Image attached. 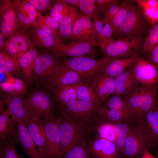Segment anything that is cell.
Segmentation results:
<instances>
[{
  "instance_id": "816d5d0a",
  "label": "cell",
  "mask_w": 158,
  "mask_h": 158,
  "mask_svg": "<svg viewBox=\"0 0 158 158\" xmlns=\"http://www.w3.org/2000/svg\"><path fill=\"white\" fill-rule=\"evenodd\" d=\"M148 54L149 56L148 60L158 70V45Z\"/></svg>"
},
{
  "instance_id": "7a4b0ae2",
  "label": "cell",
  "mask_w": 158,
  "mask_h": 158,
  "mask_svg": "<svg viewBox=\"0 0 158 158\" xmlns=\"http://www.w3.org/2000/svg\"><path fill=\"white\" fill-rule=\"evenodd\" d=\"M158 95V85L140 86L123 97L138 119L156 105Z\"/></svg>"
},
{
  "instance_id": "11a10c76",
  "label": "cell",
  "mask_w": 158,
  "mask_h": 158,
  "mask_svg": "<svg viewBox=\"0 0 158 158\" xmlns=\"http://www.w3.org/2000/svg\"><path fill=\"white\" fill-rule=\"evenodd\" d=\"M69 6L75 8L79 7L80 0H63Z\"/></svg>"
},
{
  "instance_id": "e0dca14e",
  "label": "cell",
  "mask_w": 158,
  "mask_h": 158,
  "mask_svg": "<svg viewBox=\"0 0 158 158\" xmlns=\"http://www.w3.org/2000/svg\"><path fill=\"white\" fill-rule=\"evenodd\" d=\"M20 28L27 30L33 26L38 12L27 0L12 1Z\"/></svg>"
},
{
  "instance_id": "f6af8a7d",
  "label": "cell",
  "mask_w": 158,
  "mask_h": 158,
  "mask_svg": "<svg viewBox=\"0 0 158 158\" xmlns=\"http://www.w3.org/2000/svg\"><path fill=\"white\" fill-rule=\"evenodd\" d=\"M1 141L0 158H22L15 149L13 140Z\"/></svg>"
},
{
  "instance_id": "f1b7e54d",
  "label": "cell",
  "mask_w": 158,
  "mask_h": 158,
  "mask_svg": "<svg viewBox=\"0 0 158 158\" xmlns=\"http://www.w3.org/2000/svg\"><path fill=\"white\" fill-rule=\"evenodd\" d=\"M93 22L97 33V39L99 46L102 49L113 39V29L107 22L96 16Z\"/></svg>"
},
{
  "instance_id": "e575fe53",
  "label": "cell",
  "mask_w": 158,
  "mask_h": 158,
  "mask_svg": "<svg viewBox=\"0 0 158 158\" xmlns=\"http://www.w3.org/2000/svg\"><path fill=\"white\" fill-rule=\"evenodd\" d=\"M136 1L152 26L158 23V0H138Z\"/></svg>"
},
{
  "instance_id": "484cf974",
  "label": "cell",
  "mask_w": 158,
  "mask_h": 158,
  "mask_svg": "<svg viewBox=\"0 0 158 158\" xmlns=\"http://www.w3.org/2000/svg\"><path fill=\"white\" fill-rule=\"evenodd\" d=\"M27 31L35 47H41L49 49L57 43L62 41L60 38L48 33L34 26Z\"/></svg>"
},
{
  "instance_id": "d6a6232c",
  "label": "cell",
  "mask_w": 158,
  "mask_h": 158,
  "mask_svg": "<svg viewBox=\"0 0 158 158\" xmlns=\"http://www.w3.org/2000/svg\"><path fill=\"white\" fill-rule=\"evenodd\" d=\"M50 90L53 94L55 100L60 104L78 99L74 85L56 87Z\"/></svg>"
},
{
  "instance_id": "c3c4849f",
  "label": "cell",
  "mask_w": 158,
  "mask_h": 158,
  "mask_svg": "<svg viewBox=\"0 0 158 158\" xmlns=\"http://www.w3.org/2000/svg\"><path fill=\"white\" fill-rule=\"evenodd\" d=\"M52 1L51 0H27V1L33 6L39 12L42 14L43 13L50 10Z\"/></svg>"
},
{
  "instance_id": "83f0119b",
  "label": "cell",
  "mask_w": 158,
  "mask_h": 158,
  "mask_svg": "<svg viewBox=\"0 0 158 158\" xmlns=\"http://www.w3.org/2000/svg\"><path fill=\"white\" fill-rule=\"evenodd\" d=\"M136 57L115 58L107 64L103 72L115 78L129 69L135 61Z\"/></svg>"
},
{
  "instance_id": "cb8c5ba5",
  "label": "cell",
  "mask_w": 158,
  "mask_h": 158,
  "mask_svg": "<svg viewBox=\"0 0 158 158\" xmlns=\"http://www.w3.org/2000/svg\"><path fill=\"white\" fill-rule=\"evenodd\" d=\"M115 93L123 96L140 86L130 69L114 78Z\"/></svg>"
},
{
  "instance_id": "60d3db41",
  "label": "cell",
  "mask_w": 158,
  "mask_h": 158,
  "mask_svg": "<svg viewBox=\"0 0 158 158\" xmlns=\"http://www.w3.org/2000/svg\"><path fill=\"white\" fill-rule=\"evenodd\" d=\"M121 6V3L116 0L99 8L97 16L108 23L116 14Z\"/></svg>"
},
{
  "instance_id": "9a60e30c",
  "label": "cell",
  "mask_w": 158,
  "mask_h": 158,
  "mask_svg": "<svg viewBox=\"0 0 158 158\" xmlns=\"http://www.w3.org/2000/svg\"><path fill=\"white\" fill-rule=\"evenodd\" d=\"M0 97L4 101L6 109L15 125L18 122L25 121L28 118V101L23 96L10 94L1 90Z\"/></svg>"
},
{
  "instance_id": "7c38bea8",
  "label": "cell",
  "mask_w": 158,
  "mask_h": 158,
  "mask_svg": "<svg viewBox=\"0 0 158 158\" xmlns=\"http://www.w3.org/2000/svg\"><path fill=\"white\" fill-rule=\"evenodd\" d=\"M59 120V117H55L54 116L43 120L49 158H60L61 157Z\"/></svg>"
},
{
  "instance_id": "d590c367",
  "label": "cell",
  "mask_w": 158,
  "mask_h": 158,
  "mask_svg": "<svg viewBox=\"0 0 158 158\" xmlns=\"http://www.w3.org/2000/svg\"><path fill=\"white\" fill-rule=\"evenodd\" d=\"M134 125L128 122H123L114 124L116 135V144L118 154L123 155L125 142L128 133Z\"/></svg>"
},
{
  "instance_id": "4316f807",
  "label": "cell",
  "mask_w": 158,
  "mask_h": 158,
  "mask_svg": "<svg viewBox=\"0 0 158 158\" xmlns=\"http://www.w3.org/2000/svg\"><path fill=\"white\" fill-rule=\"evenodd\" d=\"M98 118V121L101 123H107L114 124L128 122L134 124L136 122L135 120L124 113L117 110L106 108L102 105L99 111Z\"/></svg>"
},
{
  "instance_id": "f35d334b",
  "label": "cell",
  "mask_w": 158,
  "mask_h": 158,
  "mask_svg": "<svg viewBox=\"0 0 158 158\" xmlns=\"http://www.w3.org/2000/svg\"><path fill=\"white\" fill-rule=\"evenodd\" d=\"M158 45V23L155 24L149 30L147 35L143 40L141 51L149 54Z\"/></svg>"
},
{
  "instance_id": "8992f818",
  "label": "cell",
  "mask_w": 158,
  "mask_h": 158,
  "mask_svg": "<svg viewBox=\"0 0 158 158\" xmlns=\"http://www.w3.org/2000/svg\"><path fill=\"white\" fill-rule=\"evenodd\" d=\"M59 118V130L61 157L85 138L87 130L64 116L61 115Z\"/></svg>"
},
{
  "instance_id": "7dc6e473",
  "label": "cell",
  "mask_w": 158,
  "mask_h": 158,
  "mask_svg": "<svg viewBox=\"0 0 158 158\" xmlns=\"http://www.w3.org/2000/svg\"><path fill=\"white\" fill-rule=\"evenodd\" d=\"M97 130L100 137L116 142V135L114 124L107 123H101L98 127Z\"/></svg>"
},
{
  "instance_id": "ab89813d",
  "label": "cell",
  "mask_w": 158,
  "mask_h": 158,
  "mask_svg": "<svg viewBox=\"0 0 158 158\" xmlns=\"http://www.w3.org/2000/svg\"><path fill=\"white\" fill-rule=\"evenodd\" d=\"M71 7L63 0H53L49 15L59 22L68 13Z\"/></svg>"
},
{
  "instance_id": "603a6c76",
  "label": "cell",
  "mask_w": 158,
  "mask_h": 158,
  "mask_svg": "<svg viewBox=\"0 0 158 158\" xmlns=\"http://www.w3.org/2000/svg\"><path fill=\"white\" fill-rule=\"evenodd\" d=\"M39 54L38 50L33 45L19 59L21 75L27 84H32V74L36 59Z\"/></svg>"
},
{
  "instance_id": "681fc988",
  "label": "cell",
  "mask_w": 158,
  "mask_h": 158,
  "mask_svg": "<svg viewBox=\"0 0 158 158\" xmlns=\"http://www.w3.org/2000/svg\"><path fill=\"white\" fill-rule=\"evenodd\" d=\"M41 14L38 12V16L33 26L38 27L45 32L60 39L59 33L52 30L44 23L42 19Z\"/></svg>"
},
{
  "instance_id": "9f6ffc18",
  "label": "cell",
  "mask_w": 158,
  "mask_h": 158,
  "mask_svg": "<svg viewBox=\"0 0 158 158\" xmlns=\"http://www.w3.org/2000/svg\"><path fill=\"white\" fill-rule=\"evenodd\" d=\"M149 149L146 150L143 152L140 158H156L149 151Z\"/></svg>"
},
{
  "instance_id": "277c9868",
  "label": "cell",
  "mask_w": 158,
  "mask_h": 158,
  "mask_svg": "<svg viewBox=\"0 0 158 158\" xmlns=\"http://www.w3.org/2000/svg\"><path fill=\"white\" fill-rule=\"evenodd\" d=\"M58 57L49 51L39 54L32 74V84L38 87H48L55 79L60 67L61 62Z\"/></svg>"
},
{
  "instance_id": "8fae6325",
  "label": "cell",
  "mask_w": 158,
  "mask_h": 158,
  "mask_svg": "<svg viewBox=\"0 0 158 158\" xmlns=\"http://www.w3.org/2000/svg\"><path fill=\"white\" fill-rule=\"evenodd\" d=\"M94 46L85 42H71L69 43L65 44L60 41L50 49L49 51L58 57L73 58L87 56L94 54L95 51Z\"/></svg>"
},
{
  "instance_id": "680465c9",
  "label": "cell",
  "mask_w": 158,
  "mask_h": 158,
  "mask_svg": "<svg viewBox=\"0 0 158 158\" xmlns=\"http://www.w3.org/2000/svg\"><path fill=\"white\" fill-rule=\"evenodd\" d=\"M153 149V151L154 156L156 158H158V146L152 148Z\"/></svg>"
},
{
  "instance_id": "4fadbf2b",
  "label": "cell",
  "mask_w": 158,
  "mask_h": 158,
  "mask_svg": "<svg viewBox=\"0 0 158 158\" xmlns=\"http://www.w3.org/2000/svg\"><path fill=\"white\" fill-rule=\"evenodd\" d=\"M33 45L28 31L20 29L6 39L3 49L19 63L20 57Z\"/></svg>"
},
{
  "instance_id": "836d02e7",
  "label": "cell",
  "mask_w": 158,
  "mask_h": 158,
  "mask_svg": "<svg viewBox=\"0 0 158 158\" xmlns=\"http://www.w3.org/2000/svg\"><path fill=\"white\" fill-rule=\"evenodd\" d=\"M0 69L14 76L21 75L19 63L2 49H0Z\"/></svg>"
},
{
  "instance_id": "2e32d148",
  "label": "cell",
  "mask_w": 158,
  "mask_h": 158,
  "mask_svg": "<svg viewBox=\"0 0 158 158\" xmlns=\"http://www.w3.org/2000/svg\"><path fill=\"white\" fill-rule=\"evenodd\" d=\"M135 125L147 137L152 148L158 146V108L156 104L144 116L139 118Z\"/></svg>"
},
{
  "instance_id": "db71d44e",
  "label": "cell",
  "mask_w": 158,
  "mask_h": 158,
  "mask_svg": "<svg viewBox=\"0 0 158 158\" xmlns=\"http://www.w3.org/2000/svg\"><path fill=\"white\" fill-rule=\"evenodd\" d=\"M116 0H95L98 9L100 7L115 1Z\"/></svg>"
},
{
  "instance_id": "d6986e66",
  "label": "cell",
  "mask_w": 158,
  "mask_h": 158,
  "mask_svg": "<svg viewBox=\"0 0 158 158\" xmlns=\"http://www.w3.org/2000/svg\"><path fill=\"white\" fill-rule=\"evenodd\" d=\"M16 133L13 140L15 142L19 143L24 152L30 158H46L39 151L30 135L25 121H22L16 124Z\"/></svg>"
},
{
  "instance_id": "6f0895ef",
  "label": "cell",
  "mask_w": 158,
  "mask_h": 158,
  "mask_svg": "<svg viewBox=\"0 0 158 158\" xmlns=\"http://www.w3.org/2000/svg\"><path fill=\"white\" fill-rule=\"evenodd\" d=\"M6 42V39L0 33V49H3Z\"/></svg>"
},
{
  "instance_id": "f5cc1de1",
  "label": "cell",
  "mask_w": 158,
  "mask_h": 158,
  "mask_svg": "<svg viewBox=\"0 0 158 158\" xmlns=\"http://www.w3.org/2000/svg\"><path fill=\"white\" fill-rule=\"evenodd\" d=\"M0 87L1 90L5 92L11 94L19 95L15 90L12 85L6 82H1Z\"/></svg>"
},
{
  "instance_id": "ee69618b",
  "label": "cell",
  "mask_w": 158,
  "mask_h": 158,
  "mask_svg": "<svg viewBox=\"0 0 158 158\" xmlns=\"http://www.w3.org/2000/svg\"><path fill=\"white\" fill-rule=\"evenodd\" d=\"M131 2L127 1H123L121 3L120 8L118 12L108 22L112 27L114 31L118 26L125 17L133 4Z\"/></svg>"
},
{
  "instance_id": "44dd1931",
  "label": "cell",
  "mask_w": 158,
  "mask_h": 158,
  "mask_svg": "<svg viewBox=\"0 0 158 158\" xmlns=\"http://www.w3.org/2000/svg\"><path fill=\"white\" fill-rule=\"evenodd\" d=\"M102 103L115 92L114 78L103 72L91 82Z\"/></svg>"
},
{
  "instance_id": "3957f363",
  "label": "cell",
  "mask_w": 158,
  "mask_h": 158,
  "mask_svg": "<svg viewBox=\"0 0 158 158\" xmlns=\"http://www.w3.org/2000/svg\"><path fill=\"white\" fill-rule=\"evenodd\" d=\"M114 58L106 56L96 59L83 56L71 58L62 63L77 73L84 81L91 83L104 72L107 64Z\"/></svg>"
},
{
  "instance_id": "6da1fadb",
  "label": "cell",
  "mask_w": 158,
  "mask_h": 158,
  "mask_svg": "<svg viewBox=\"0 0 158 158\" xmlns=\"http://www.w3.org/2000/svg\"><path fill=\"white\" fill-rule=\"evenodd\" d=\"M102 104L76 99L60 104L61 114L87 130L98 122V114Z\"/></svg>"
},
{
  "instance_id": "5bb4252c",
  "label": "cell",
  "mask_w": 158,
  "mask_h": 158,
  "mask_svg": "<svg viewBox=\"0 0 158 158\" xmlns=\"http://www.w3.org/2000/svg\"><path fill=\"white\" fill-rule=\"evenodd\" d=\"M0 33L6 39L21 29L12 1L0 0Z\"/></svg>"
},
{
  "instance_id": "f546056e",
  "label": "cell",
  "mask_w": 158,
  "mask_h": 158,
  "mask_svg": "<svg viewBox=\"0 0 158 158\" xmlns=\"http://www.w3.org/2000/svg\"><path fill=\"white\" fill-rule=\"evenodd\" d=\"M74 85L78 99L99 105L102 104L91 83L83 81Z\"/></svg>"
},
{
  "instance_id": "7402d4cb",
  "label": "cell",
  "mask_w": 158,
  "mask_h": 158,
  "mask_svg": "<svg viewBox=\"0 0 158 158\" xmlns=\"http://www.w3.org/2000/svg\"><path fill=\"white\" fill-rule=\"evenodd\" d=\"M4 101L0 100V136L1 140L6 141L14 140L16 135L15 127L11 117L5 107Z\"/></svg>"
},
{
  "instance_id": "ac0fdd59",
  "label": "cell",
  "mask_w": 158,
  "mask_h": 158,
  "mask_svg": "<svg viewBox=\"0 0 158 158\" xmlns=\"http://www.w3.org/2000/svg\"><path fill=\"white\" fill-rule=\"evenodd\" d=\"M28 131L39 152L49 158L46 137L43 120L35 117H29L25 121Z\"/></svg>"
},
{
  "instance_id": "8d00e7d4",
  "label": "cell",
  "mask_w": 158,
  "mask_h": 158,
  "mask_svg": "<svg viewBox=\"0 0 158 158\" xmlns=\"http://www.w3.org/2000/svg\"><path fill=\"white\" fill-rule=\"evenodd\" d=\"M78 12L68 41L85 42L96 46L95 42L84 30L78 16Z\"/></svg>"
},
{
  "instance_id": "f907efd6",
  "label": "cell",
  "mask_w": 158,
  "mask_h": 158,
  "mask_svg": "<svg viewBox=\"0 0 158 158\" xmlns=\"http://www.w3.org/2000/svg\"><path fill=\"white\" fill-rule=\"evenodd\" d=\"M41 17L43 22L47 25L52 30L60 34L59 22L50 15L44 16L42 14Z\"/></svg>"
},
{
  "instance_id": "74e56055",
  "label": "cell",
  "mask_w": 158,
  "mask_h": 158,
  "mask_svg": "<svg viewBox=\"0 0 158 158\" xmlns=\"http://www.w3.org/2000/svg\"><path fill=\"white\" fill-rule=\"evenodd\" d=\"M61 158H95L90 153L86 138Z\"/></svg>"
},
{
  "instance_id": "b9f144b4",
  "label": "cell",
  "mask_w": 158,
  "mask_h": 158,
  "mask_svg": "<svg viewBox=\"0 0 158 158\" xmlns=\"http://www.w3.org/2000/svg\"><path fill=\"white\" fill-rule=\"evenodd\" d=\"M79 8L83 15L90 19L97 16L98 9L95 0H80Z\"/></svg>"
},
{
  "instance_id": "ba28073f",
  "label": "cell",
  "mask_w": 158,
  "mask_h": 158,
  "mask_svg": "<svg viewBox=\"0 0 158 158\" xmlns=\"http://www.w3.org/2000/svg\"><path fill=\"white\" fill-rule=\"evenodd\" d=\"M28 118L35 117L46 119L53 116V103L49 92L37 88L30 93L27 99Z\"/></svg>"
},
{
  "instance_id": "1f68e13d",
  "label": "cell",
  "mask_w": 158,
  "mask_h": 158,
  "mask_svg": "<svg viewBox=\"0 0 158 158\" xmlns=\"http://www.w3.org/2000/svg\"><path fill=\"white\" fill-rule=\"evenodd\" d=\"M102 105L106 108L120 111L136 121L137 120L122 96L114 93Z\"/></svg>"
},
{
  "instance_id": "9c48e42d",
  "label": "cell",
  "mask_w": 158,
  "mask_h": 158,
  "mask_svg": "<svg viewBox=\"0 0 158 158\" xmlns=\"http://www.w3.org/2000/svg\"><path fill=\"white\" fill-rule=\"evenodd\" d=\"M152 148L147 136L137 126L134 125L127 137L123 156L125 158H138L146 150Z\"/></svg>"
},
{
  "instance_id": "bcb514c9",
  "label": "cell",
  "mask_w": 158,
  "mask_h": 158,
  "mask_svg": "<svg viewBox=\"0 0 158 158\" xmlns=\"http://www.w3.org/2000/svg\"><path fill=\"white\" fill-rule=\"evenodd\" d=\"M4 72L6 77L5 82L12 85L18 95L23 96L28 93L27 84L24 81L19 78L15 77L14 75L10 74Z\"/></svg>"
},
{
  "instance_id": "7bdbcfd3",
  "label": "cell",
  "mask_w": 158,
  "mask_h": 158,
  "mask_svg": "<svg viewBox=\"0 0 158 158\" xmlns=\"http://www.w3.org/2000/svg\"><path fill=\"white\" fill-rule=\"evenodd\" d=\"M78 16L85 32L95 42L96 46H99L97 33L93 22L89 18L83 15L81 12H78Z\"/></svg>"
},
{
  "instance_id": "5b68a950",
  "label": "cell",
  "mask_w": 158,
  "mask_h": 158,
  "mask_svg": "<svg viewBox=\"0 0 158 158\" xmlns=\"http://www.w3.org/2000/svg\"><path fill=\"white\" fill-rule=\"evenodd\" d=\"M142 35L112 39L102 49L106 56L114 58H127L138 56L141 51Z\"/></svg>"
},
{
  "instance_id": "d4e9b609",
  "label": "cell",
  "mask_w": 158,
  "mask_h": 158,
  "mask_svg": "<svg viewBox=\"0 0 158 158\" xmlns=\"http://www.w3.org/2000/svg\"><path fill=\"white\" fill-rule=\"evenodd\" d=\"M83 81H84L77 73L61 62L55 79L47 87L50 90L56 87L76 84Z\"/></svg>"
},
{
  "instance_id": "91938a15",
  "label": "cell",
  "mask_w": 158,
  "mask_h": 158,
  "mask_svg": "<svg viewBox=\"0 0 158 158\" xmlns=\"http://www.w3.org/2000/svg\"><path fill=\"white\" fill-rule=\"evenodd\" d=\"M156 105L158 108V97H157V102Z\"/></svg>"
},
{
  "instance_id": "30bf717a",
  "label": "cell",
  "mask_w": 158,
  "mask_h": 158,
  "mask_svg": "<svg viewBox=\"0 0 158 158\" xmlns=\"http://www.w3.org/2000/svg\"><path fill=\"white\" fill-rule=\"evenodd\" d=\"M129 69L140 86L150 87L158 85V70L148 60L137 56Z\"/></svg>"
},
{
  "instance_id": "ffe728a7",
  "label": "cell",
  "mask_w": 158,
  "mask_h": 158,
  "mask_svg": "<svg viewBox=\"0 0 158 158\" xmlns=\"http://www.w3.org/2000/svg\"><path fill=\"white\" fill-rule=\"evenodd\" d=\"M87 145L90 153L95 158H118L116 143L99 135L89 141Z\"/></svg>"
},
{
  "instance_id": "52a82bcc",
  "label": "cell",
  "mask_w": 158,
  "mask_h": 158,
  "mask_svg": "<svg viewBox=\"0 0 158 158\" xmlns=\"http://www.w3.org/2000/svg\"><path fill=\"white\" fill-rule=\"evenodd\" d=\"M146 28L141 13L138 7L132 4L121 23L114 31L113 39L142 35Z\"/></svg>"
},
{
  "instance_id": "4dcf8cb0",
  "label": "cell",
  "mask_w": 158,
  "mask_h": 158,
  "mask_svg": "<svg viewBox=\"0 0 158 158\" xmlns=\"http://www.w3.org/2000/svg\"><path fill=\"white\" fill-rule=\"evenodd\" d=\"M78 12L76 8L71 7L68 13L59 22L60 39L63 42L68 41L70 38Z\"/></svg>"
}]
</instances>
